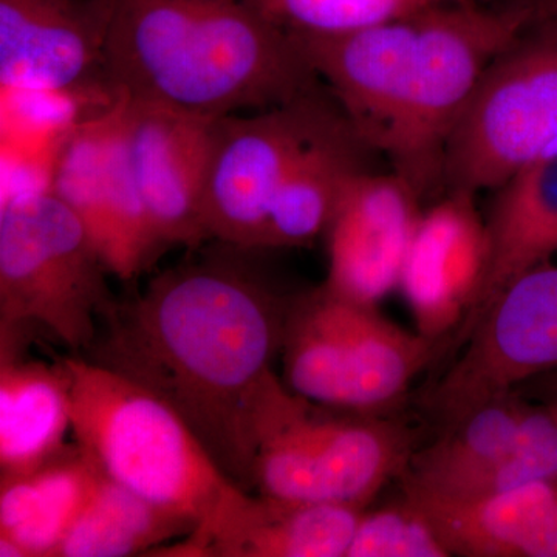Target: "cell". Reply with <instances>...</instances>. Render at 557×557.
Here are the masks:
<instances>
[{"label":"cell","instance_id":"6da1fadb","mask_svg":"<svg viewBox=\"0 0 557 557\" xmlns=\"http://www.w3.org/2000/svg\"><path fill=\"white\" fill-rule=\"evenodd\" d=\"M219 244L218 252L163 271L137 299L119 304L89 354L177 410L249 493V399L281 354L292 298L249 265L245 248Z\"/></svg>","mask_w":557,"mask_h":557},{"label":"cell","instance_id":"7a4b0ae2","mask_svg":"<svg viewBox=\"0 0 557 557\" xmlns=\"http://www.w3.org/2000/svg\"><path fill=\"white\" fill-rule=\"evenodd\" d=\"M533 16L530 0H453L347 35H289L359 138L424 199L445 186L450 132L483 70Z\"/></svg>","mask_w":557,"mask_h":557},{"label":"cell","instance_id":"3957f363","mask_svg":"<svg viewBox=\"0 0 557 557\" xmlns=\"http://www.w3.org/2000/svg\"><path fill=\"white\" fill-rule=\"evenodd\" d=\"M100 2L110 97L222 116L276 108L322 86L262 0Z\"/></svg>","mask_w":557,"mask_h":557},{"label":"cell","instance_id":"277c9868","mask_svg":"<svg viewBox=\"0 0 557 557\" xmlns=\"http://www.w3.org/2000/svg\"><path fill=\"white\" fill-rule=\"evenodd\" d=\"M426 424L405 410L355 412L289 391L270 370L249 399L252 490L281 500L368 508L401 479L423 445Z\"/></svg>","mask_w":557,"mask_h":557},{"label":"cell","instance_id":"5b68a950","mask_svg":"<svg viewBox=\"0 0 557 557\" xmlns=\"http://www.w3.org/2000/svg\"><path fill=\"white\" fill-rule=\"evenodd\" d=\"M61 362L73 435L110 479L197 527L242 490L159 395L90 359Z\"/></svg>","mask_w":557,"mask_h":557},{"label":"cell","instance_id":"8992f818","mask_svg":"<svg viewBox=\"0 0 557 557\" xmlns=\"http://www.w3.org/2000/svg\"><path fill=\"white\" fill-rule=\"evenodd\" d=\"M284 383L319 405L395 413L409 405L417 376L442 358V347L408 332L376 304L319 285L293 296L282 339Z\"/></svg>","mask_w":557,"mask_h":557},{"label":"cell","instance_id":"52a82bcc","mask_svg":"<svg viewBox=\"0 0 557 557\" xmlns=\"http://www.w3.org/2000/svg\"><path fill=\"white\" fill-rule=\"evenodd\" d=\"M109 274L81 220L53 193L14 194L0 212V336L46 330L75 354L115 311Z\"/></svg>","mask_w":557,"mask_h":557},{"label":"cell","instance_id":"ba28073f","mask_svg":"<svg viewBox=\"0 0 557 557\" xmlns=\"http://www.w3.org/2000/svg\"><path fill=\"white\" fill-rule=\"evenodd\" d=\"M557 138V20L537 16L483 70L450 132L445 188L494 190Z\"/></svg>","mask_w":557,"mask_h":557},{"label":"cell","instance_id":"9c48e42d","mask_svg":"<svg viewBox=\"0 0 557 557\" xmlns=\"http://www.w3.org/2000/svg\"><path fill=\"white\" fill-rule=\"evenodd\" d=\"M344 112L321 87L251 116H220L205 220L211 240L262 249L271 208L300 157Z\"/></svg>","mask_w":557,"mask_h":557},{"label":"cell","instance_id":"30bf717a","mask_svg":"<svg viewBox=\"0 0 557 557\" xmlns=\"http://www.w3.org/2000/svg\"><path fill=\"white\" fill-rule=\"evenodd\" d=\"M557 370V262L519 274L483 311L437 379L416 395L438 429L480 403Z\"/></svg>","mask_w":557,"mask_h":557},{"label":"cell","instance_id":"8fae6325","mask_svg":"<svg viewBox=\"0 0 557 557\" xmlns=\"http://www.w3.org/2000/svg\"><path fill=\"white\" fill-rule=\"evenodd\" d=\"M50 193L81 220L106 269L131 282L161 251L139 199L124 137V98L69 131L54 159Z\"/></svg>","mask_w":557,"mask_h":557},{"label":"cell","instance_id":"7c38bea8","mask_svg":"<svg viewBox=\"0 0 557 557\" xmlns=\"http://www.w3.org/2000/svg\"><path fill=\"white\" fill-rule=\"evenodd\" d=\"M115 95L124 98L127 153L153 236L163 249L200 248L211 240L205 200L220 116Z\"/></svg>","mask_w":557,"mask_h":557},{"label":"cell","instance_id":"4fadbf2b","mask_svg":"<svg viewBox=\"0 0 557 557\" xmlns=\"http://www.w3.org/2000/svg\"><path fill=\"white\" fill-rule=\"evenodd\" d=\"M487 258L486 219L475 194L448 190L423 211L398 289L412 310L417 332L442 347V358L478 302Z\"/></svg>","mask_w":557,"mask_h":557},{"label":"cell","instance_id":"5bb4252c","mask_svg":"<svg viewBox=\"0 0 557 557\" xmlns=\"http://www.w3.org/2000/svg\"><path fill=\"white\" fill-rule=\"evenodd\" d=\"M416 189L395 172L364 171L336 205L324 237L332 292L376 304L399 287L423 209Z\"/></svg>","mask_w":557,"mask_h":557},{"label":"cell","instance_id":"9a60e30c","mask_svg":"<svg viewBox=\"0 0 557 557\" xmlns=\"http://www.w3.org/2000/svg\"><path fill=\"white\" fill-rule=\"evenodd\" d=\"M100 0H0L3 90L61 94L104 79Z\"/></svg>","mask_w":557,"mask_h":557},{"label":"cell","instance_id":"2e32d148","mask_svg":"<svg viewBox=\"0 0 557 557\" xmlns=\"http://www.w3.org/2000/svg\"><path fill=\"white\" fill-rule=\"evenodd\" d=\"M366 509L237 490L185 541L157 552L180 557H347Z\"/></svg>","mask_w":557,"mask_h":557},{"label":"cell","instance_id":"e0dca14e","mask_svg":"<svg viewBox=\"0 0 557 557\" xmlns=\"http://www.w3.org/2000/svg\"><path fill=\"white\" fill-rule=\"evenodd\" d=\"M401 494L428 516L450 556L557 557V482L465 500Z\"/></svg>","mask_w":557,"mask_h":557},{"label":"cell","instance_id":"ac0fdd59","mask_svg":"<svg viewBox=\"0 0 557 557\" xmlns=\"http://www.w3.org/2000/svg\"><path fill=\"white\" fill-rule=\"evenodd\" d=\"M486 219L490 258L485 284L463 327L519 274L557 255V138L493 190Z\"/></svg>","mask_w":557,"mask_h":557},{"label":"cell","instance_id":"d6986e66","mask_svg":"<svg viewBox=\"0 0 557 557\" xmlns=\"http://www.w3.org/2000/svg\"><path fill=\"white\" fill-rule=\"evenodd\" d=\"M104 474L78 442L0 479V556L53 557Z\"/></svg>","mask_w":557,"mask_h":557},{"label":"cell","instance_id":"ffe728a7","mask_svg":"<svg viewBox=\"0 0 557 557\" xmlns=\"http://www.w3.org/2000/svg\"><path fill=\"white\" fill-rule=\"evenodd\" d=\"M0 347V472L24 474L65 448L72 429L62 362L46 364Z\"/></svg>","mask_w":557,"mask_h":557},{"label":"cell","instance_id":"44dd1931","mask_svg":"<svg viewBox=\"0 0 557 557\" xmlns=\"http://www.w3.org/2000/svg\"><path fill=\"white\" fill-rule=\"evenodd\" d=\"M372 152L344 115L300 157L271 208L262 249L309 247L324 236L348 183Z\"/></svg>","mask_w":557,"mask_h":557},{"label":"cell","instance_id":"7402d4cb","mask_svg":"<svg viewBox=\"0 0 557 557\" xmlns=\"http://www.w3.org/2000/svg\"><path fill=\"white\" fill-rule=\"evenodd\" d=\"M196 528L194 520L153 504L104 472L53 557L148 555Z\"/></svg>","mask_w":557,"mask_h":557},{"label":"cell","instance_id":"603a6c76","mask_svg":"<svg viewBox=\"0 0 557 557\" xmlns=\"http://www.w3.org/2000/svg\"><path fill=\"white\" fill-rule=\"evenodd\" d=\"M442 0H262L267 13L289 33L347 35L403 20Z\"/></svg>","mask_w":557,"mask_h":557},{"label":"cell","instance_id":"cb8c5ba5","mask_svg":"<svg viewBox=\"0 0 557 557\" xmlns=\"http://www.w3.org/2000/svg\"><path fill=\"white\" fill-rule=\"evenodd\" d=\"M347 557H453L428 516L408 497L366 509Z\"/></svg>","mask_w":557,"mask_h":557},{"label":"cell","instance_id":"d4e9b609","mask_svg":"<svg viewBox=\"0 0 557 557\" xmlns=\"http://www.w3.org/2000/svg\"><path fill=\"white\" fill-rule=\"evenodd\" d=\"M523 397L547 406L557 418V370L539 375L515 387Z\"/></svg>","mask_w":557,"mask_h":557},{"label":"cell","instance_id":"484cf974","mask_svg":"<svg viewBox=\"0 0 557 557\" xmlns=\"http://www.w3.org/2000/svg\"><path fill=\"white\" fill-rule=\"evenodd\" d=\"M534 13L537 16L553 17L557 20V0H531Z\"/></svg>","mask_w":557,"mask_h":557},{"label":"cell","instance_id":"4316f807","mask_svg":"<svg viewBox=\"0 0 557 557\" xmlns=\"http://www.w3.org/2000/svg\"><path fill=\"white\" fill-rule=\"evenodd\" d=\"M456 2L468 3V2H479V0H456Z\"/></svg>","mask_w":557,"mask_h":557}]
</instances>
